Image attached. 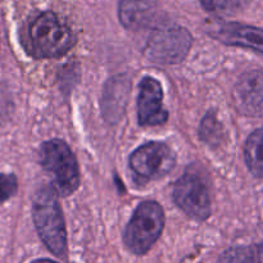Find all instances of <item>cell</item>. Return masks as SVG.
I'll use <instances>...</instances> for the list:
<instances>
[{
    "label": "cell",
    "mask_w": 263,
    "mask_h": 263,
    "mask_svg": "<svg viewBox=\"0 0 263 263\" xmlns=\"http://www.w3.org/2000/svg\"><path fill=\"white\" fill-rule=\"evenodd\" d=\"M164 228V212L161 204L153 200L140 203L126 226V247L134 254H145L156 244Z\"/></svg>",
    "instance_id": "cell-4"
},
{
    "label": "cell",
    "mask_w": 263,
    "mask_h": 263,
    "mask_svg": "<svg viewBox=\"0 0 263 263\" xmlns=\"http://www.w3.org/2000/svg\"><path fill=\"white\" fill-rule=\"evenodd\" d=\"M218 263H257V257L249 248L236 247L225 252Z\"/></svg>",
    "instance_id": "cell-15"
},
{
    "label": "cell",
    "mask_w": 263,
    "mask_h": 263,
    "mask_svg": "<svg viewBox=\"0 0 263 263\" xmlns=\"http://www.w3.org/2000/svg\"><path fill=\"white\" fill-rule=\"evenodd\" d=\"M32 263H57V262L50 261V259H37V261H33Z\"/></svg>",
    "instance_id": "cell-19"
},
{
    "label": "cell",
    "mask_w": 263,
    "mask_h": 263,
    "mask_svg": "<svg viewBox=\"0 0 263 263\" xmlns=\"http://www.w3.org/2000/svg\"><path fill=\"white\" fill-rule=\"evenodd\" d=\"M192 44L193 37L186 28L177 25L161 26L151 33L144 54L154 63L177 64L186 58Z\"/></svg>",
    "instance_id": "cell-5"
},
{
    "label": "cell",
    "mask_w": 263,
    "mask_h": 263,
    "mask_svg": "<svg viewBox=\"0 0 263 263\" xmlns=\"http://www.w3.org/2000/svg\"><path fill=\"white\" fill-rule=\"evenodd\" d=\"M239 109L249 116L263 115V73L252 71L240 77L235 87Z\"/></svg>",
    "instance_id": "cell-10"
},
{
    "label": "cell",
    "mask_w": 263,
    "mask_h": 263,
    "mask_svg": "<svg viewBox=\"0 0 263 263\" xmlns=\"http://www.w3.org/2000/svg\"><path fill=\"white\" fill-rule=\"evenodd\" d=\"M138 118L141 126H158L168 118L163 108V90L158 80L145 76L139 86Z\"/></svg>",
    "instance_id": "cell-9"
},
{
    "label": "cell",
    "mask_w": 263,
    "mask_h": 263,
    "mask_svg": "<svg viewBox=\"0 0 263 263\" xmlns=\"http://www.w3.org/2000/svg\"><path fill=\"white\" fill-rule=\"evenodd\" d=\"M40 163L51 176V186L59 195L73 194L80 185V170L71 148L61 139L45 141L40 148Z\"/></svg>",
    "instance_id": "cell-3"
},
{
    "label": "cell",
    "mask_w": 263,
    "mask_h": 263,
    "mask_svg": "<svg viewBox=\"0 0 263 263\" xmlns=\"http://www.w3.org/2000/svg\"><path fill=\"white\" fill-rule=\"evenodd\" d=\"M17 177L13 174L0 175V203L5 202L17 193Z\"/></svg>",
    "instance_id": "cell-17"
},
{
    "label": "cell",
    "mask_w": 263,
    "mask_h": 263,
    "mask_svg": "<svg viewBox=\"0 0 263 263\" xmlns=\"http://www.w3.org/2000/svg\"><path fill=\"white\" fill-rule=\"evenodd\" d=\"M30 53L35 58H59L71 50L74 36L55 13L44 12L31 21L27 30Z\"/></svg>",
    "instance_id": "cell-1"
},
{
    "label": "cell",
    "mask_w": 263,
    "mask_h": 263,
    "mask_svg": "<svg viewBox=\"0 0 263 263\" xmlns=\"http://www.w3.org/2000/svg\"><path fill=\"white\" fill-rule=\"evenodd\" d=\"M249 0H200L205 10L217 14H233L244 9Z\"/></svg>",
    "instance_id": "cell-14"
},
{
    "label": "cell",
    "mask_w": 263,
    "mask_h": 263,
    "mask_svg": "<svg viewBox=\"0 0 263 263\" xmlns=\"http://www.w3.org/2000/svg\"><path fill=\"white\" fill-rule=\"evenodd\" d=\"M32 217L46 248L58 257L67 253V231L55 190L44 187L33 198Z\"/></svg>",
    "instance_id": "cell-2"
},
{
    "label": "cell",
    "mask_w": 263,
    "mask_h": 263,
    "mask_svg": "<svg viewBox=\"0 0 263 263\" xmlns=\"http://www.w3.org/2000/svg\"><path fill=\"white\" fill-rule=\"evenodd\" d=\"M200 136L207 143L213 144L215 141H218L221 136V125L217 121V118L210 113L205 116L200 125Z\"/></svg>",
    "instance_id": "cell-16"
},
{
    "label": "cell",
    "mask_w": 263,
    "mask_h": 263,
    "mask_svg": "<svg viewBox=\"0 0 263 263\" xmlns=\"http://www.w3.org/2000/svg\"><path fill=\"white\" fill-rule=\"evenodd\" d=\"M208 33L225 45L251 49L263 54V28L236 22L215 21L210 23Z\"/></svg>",
    "instance_id": "cell-8"
},
{
    "label": "cell",
    "mask_w": 263,
    "mask_h": 263,
    "mask_svg": "<svg viewBox=\"0 0 263 263\" xmlns=\"http://www.w3.org/2000/svg\"><path fill=\"white\" fill-rule=\"evenodd\" d=\"M257 263H263V244L259 246L258 252H257Z\"/></svg>",
    "instance_id": "cell-18"
},
{
    "label": "cell",
    "mask_w": 263,
    "mask_h": 263,
    "mask_svg": "<svg viewBox=\"0 0 263 263\" xmlns=\"http://www.w3.org/2000/svg\"><path fill=\"white\" fill-rule=\"evenodd\" d=\"M244 156L249 171L258 179H263V128H258L249 136Z\"/></svg>",
    "instance_id": "cell-13"
},
{
    "label": "cell",
    "mask_w": 263,
    "mask_h": 263,
    "mask_svg": "<svg viewBox=\"0 0 263 263\" xmlns=\"http://www.w3.org/2000/svg\"><path fill=\"white\" fill-rule=\"evenodd\" d=\"M172 197L180 210L197 221L207 220L212 212L210 187L203 174L198 172L194 166L189 167L175 182Z\"/></svg>",
    "instance_id": "cell-6"
},
{
    "label": "cell",
    "mask_w": 263,
    "mask_h": 263,
    "mask_svg": "<svg viewBox=\"0 0 263 263\" xmlns=\"http://www.w3.org/2000/svg\"><path fill=\"white\" fill-rule=\"evenodd\" d=\"M130 92V80L126 74H118L108 80L102 98V110L105 120L117 123L125 113Z\"/></svg>",
    "instance_id": "cell-11"
},
{
    "label": "cell",
    "mask_w": 263,
    "mask_h": 263,
    "mask_svg": "<svg viewBox=\"0 0 263 263\" xmlns=\"http://www.w3.org/2000/svg\"><path fill=\"white\" fill-rule=\"evenodd\" d=\"M159 0H120L118 15L128 30H138L153 17Z\"/></svg>",
    "instance_id": "cell-12"
},
{
    "label": "cell",
    "mask_w": 263,
    "mask_h": 263,
    "mask_svg": "<svg viewBox=\"0 0 263 263\" xmlns=\"http://www.w3.org/2000/svg\"><path fill=\"white\" fill-rule=\"evenodd\" d=\"M176 164V157L167 144L151 141L139 146L130 156V168L139 184L167 176Z\"/></svg>",
    "instance_id": "cell-7"
}]
</instances>
